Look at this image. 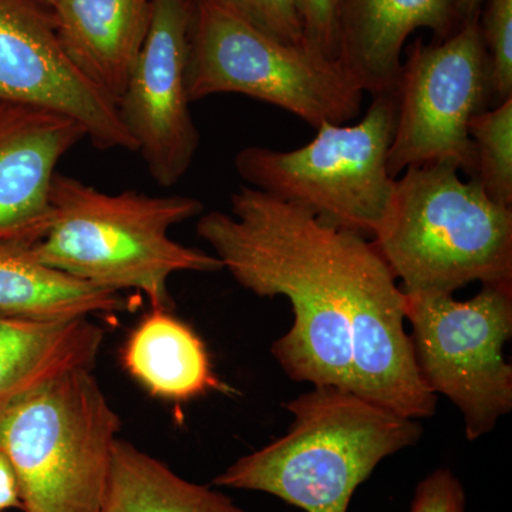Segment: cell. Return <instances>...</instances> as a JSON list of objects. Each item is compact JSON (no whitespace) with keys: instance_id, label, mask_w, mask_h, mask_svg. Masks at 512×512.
<instances>
[{"instance_id":"obj_23","label":"cell","mask_w":512,"mask_h":512,"mask_svg":"<svg viewBox=\"0 0 512 512\" xmlns=\"http://www.w3.org/2000/svg\"><path fill=\"white\" fill-rule=\"evenodd\" d=\"M464 485L448 468H437L417 484L410 512H467Z\"/></svg>"},{"instance_id":"obj_8","label":"cell","mask_w":512,"mask_h":512,"mask_svg":"<svg viewBox=\"0 0 512 512\" xmlns=\"http://www.w3.org/2000/svg\"><path fill=\"white\" fill-rule=\"evenodd\" d=\"M406 320L424 387L457 407L467 440L490 433L512 409V284L481 285L468 301L406 293Z\"/></svg>"},{"instance_id":"obj_7","label":"cell","mask_w":512,"mask_h":512,"mask_svg":"<svg viewBox=\"0 0 512 512\" xmlns=\"http://www.w3.org/2000/svg\"><path fill=\"white\" fill-rule=\"evenodd\" d=\"M397 109V90L377 94L359 123L322 124L311 143L292 151L242 148L235 170L249 187L299 205L332 227L372 238L396 180L387 157Z\"/></svg>"},{"instance_id":"obj_16","label":"cell","mask_w":512,"mask_h":512,"mask_svg":"<svg viewBox=\"0 0 512 512\" xmlns=\"http://www.w3.org/2000/svg\"><path fill=\"white\" fill-rule=\"evenodd\" d=\"M121 357L130 376L158 399L187 402L228 390L200 336L164 309H153L141 320Z\"/></svg>"},{"instance_id":"obj_26","label":"cell","mask_w":512,"mask_h":512,"mask_svg":"<svg viewBox=\"0 0 512 512\" xmlns=\"http://www.w3.org/2000/svg\"><path fill=\"white\" fill-rule=\"evenodd\" d=\"M36 3H39L40 6H43V8L49 10L52 8L53 3L56 2V0H35Z\"/></svg>"},{"instance_id":"obj_24","label":"cell","mask_w":512,"mask_h":512,"mask_svg":"<svg viewBox=\"0 0 512 512\" xmlns=\"http://www.w3.org/2000/svg\"><path fill=\"white\" fill-rule=\"evenodd\" d=\"M9 508H22V500L15 468L0 451V512Z\"/></svg>"},{"instance_id":"obj_12","label":"cell","mask_w":512,"mask_h":512,"mask_svg":"<svg viewBox=\"0 0 512 512\" xmlns=\"http://www.w3.org/2000/svg\"><path fill=\"white\" fill-rule=\"evenodd\" d=\"M86 131L77 121L0 100V245H35L52 224L50 187Z\"/></svg>"},{"instance_id":"obj_20","label":"cell","mask_w":512,"mask_h":512,"mask_svg":"<svg viewBox=\"0 0 512 512\" xmlns=\"http://www.w3.org/2000/svg\"><path fill=\"white\" fill-rule=\"evenodd\" d=\"M478 23L490 66L494 107L512 97V0H485Z\"/></svg>"},{"instance_id":"obj_3","label":"cell","mask_w":512,"mask_h":512,"mask_svg":"<svg viewBox=\"0 0 512 512\" xmlns=\"http://www.w3.org/2000/svg\"><path fill=\"white\" fill-rule=\"evenodd\" d=\"M284 436L238 458L211 487L258 491L305 512H348L384 458L420 440L419 420L339 387H313L286 403Z\"/></svg>"},{"instance_id":"obj_17","label":"cell","mask_w":512,"mask_h":512,"mask_svg":"<svg viewBox=\"0 0 512 512\" xmlns=\"http://www.w3.org/2000/svg\"><path fill=\"white\" fill-rule=\"evenodd\" d=\"M130 303L120 292L86 284L43 264L32 245H0V316L30 320L92 318L123 312Z\"/></svg>"},{"instance_id":"obj_9","label":"cell","mask_w":512,"mask_h":512,"mask_svg":"<svg viewBox=\"0 0 512 512\" xmlns=\"http://www.w3.org/2000/svg\"><path fill=\"white\" fill-rule=\"evenodd\" d=\"M399 109L387 170L396 178L409 167L456 164L476 175L468 123L491 106L490 66L478 18L446 40L410 47L400 73Z\"/></svg>"},{"instance_id":"obj_25","label":"cell","mask_w":512,"mask_h":512,"mask_svg":"<svg viewBox=\"0 0 512 512\" xmlns=\"http://www.w3.org/2000/svg\"><path fill=\"white\" fill-rule=\"evenodd\" d=\"M485 0H456L458 19L461 25L468 20L478 18Z\"/></svg>"},{"instance_id":"obj_22","label":"cell","mask_w":512,"mask_h":512,"mask_svg":"<svg viewBox=\"0 0 512 512\" xmlns=\"http://www.w3.org/2000/svg\"><path fill=\"white\" fill-rule=\"evenodd\" d=\"M303 45L339 62V0H296Z\"/></svg>"},{"instance_id":"obj_5","label":"cell","mask_w":512,"mask_h":512,"mask_svg":"<svg viewBox=\"0 0 512 512\" xmlns=\"http://www.w3.org/2000/svg\"><path fill=\"white\" fill-rule=\"evenodd\" d=\"M121 420L93 370H74L0 409V451L25 512H99Z\"/></svg>"},{"instance_id":"obj_4","label":"cell","mask_w":512,"mask_h":512,"mask_svg":"<svg viewBox=\"0 0 512 512\" xmlns=\"http://www.w3.org/2000/svg\"><path fill=\"white\" fill-rule=\"evenodd\" d=\"M402 174L372 242L403 292L512 284V207L495 204L477 180H461L453 163Z\"/></svg>"},{"instance_id":"obj_1","label":"cell","mask_w":512,"mask_h":512,"mask_svg":"<svg viewBox=\"0 0 512 512\" xmlns=\"http://www.w3.org/2000/svg\"><path fill=\"white\" fill-rule=\"evenodd\" d=\"M197 234L242 288L291 302V329L272 355L292 380L414 420L436 413L404 328L406 293L372 239L249 185L231 195V214H201Z\"/></svg>"},{"instance_id":"obj_11","label":"cell","mask_w":512,"mask_h":512,"mask_svg":"<svg viewBox=\"0 0 512 512\" xmlns=\"http://www.w3.org/2000/svg\"><path fill=\"white\" fill-rule=\"evenodd\" d=\"M0 100L70 117L100 150L137 151L117 101L74 66L35 0H0Z\"/></svg>"},{"instance_id":"obj_2","label":"cell","mask_w":512,"mask_h":512,"mask_svg":"<svg viewBox=\"0 0 512 512\" xmlns=\"http://www.w3.org/2000/svg\"><path fill=\"white\" fill-rule=\"evenodd\" d=\"M52 224L32 245L43 264L107 291H137L168 311V281L178 272H220L214 254L184 247L170 229L200 217L204 205L184 195L109 194L56 173L50 187Z\"/></svg>"},{"instance_id":"obj_13","label":"cell","mask_w":512,"mask_h":512,"mask_svg":"<svg viewBox=\"0 0 512 512\" xmlns=\"http://www.w3.org/2000/svg\"><path fill=\"white\" fill-rule=\"evenodd\" d=\"M339 62L363 92H394L410 35L429 29L436 42L461 23L456 0H339Z\"/></svg>"},{"instance_id":"obj_6","label":"cell","mask_w":512,"mask_h":512,"mask_svg":"<svg viewBox=\"0 0 512 512\" xmlns=\"http://www.w3.org/2000/svg\"><path fill=\"white\" fill-rule=\"evenodd\" d=\"M185 80L190 103L244 94L315 128L355 120L365 94L338 60L279 42L221 0H192Z\"/></svg>"},{"instance_id":"obj_10","label":"cell","mask_w":512,"mask_h":512,"mask_svg":"<svg viewBox=\"0 0 512 512\" xmlns=\"http://www.w3.org/2000/svg\"><path fill=\"white\" fill-rule=\"evenodd\" d=\"M191 13L192 0H154L146 42L117 100L148 174L165 188L187 174L200 147L185 80Z\"/></svg>"},{"instance_id":"obj_14","label":"cell","mask_w":512,"mask_h":512,"mask_svg":"<svg viewBox=\"0 0 512 512\" xmlns=\"http://www.w3.org/2000/svg\"><path fill=\"white\" fill-rule=\"evenodd\" d=\"M154 0H56L49 9L64 52L114 100L143 49Z\"/></svg>"},{"instance_id":"obj_21","label":"cell","mask_w":512,"mask_h":512,"mask_svg":"<svg viewBox=\"0 0 512 512\" xmlns=\"http://www.w3.org/2000/svg\"><path fill=\"white\" fill-rule=\"evenodd\" d=\"M232 10L286 45L303 43L296 0H221Z\"/></svg>"},{"instance_id":"obj_18","label":"cell","mask_w":512,"mask_h":512,"mask_svg":"<svg viewBox=\"0 0 512 512\" xmlns=\"http://www.w3.org/2000/svg\"><path fill=\"white\" fill-rule=\"evenodd\" d=\"M99 512H245L231 497L178 476L146 451L117 440Z\"/></svg>"},{"instance_id":"obj_15","label":"cell","mask_w":512,"mask_h":512,"mask_svg":"<svg viewBox=\"0 0 512 512\" xmlns=\"http://www.w3.org/2000/svg\"><path fill=\"white\" fill-rule=\"evenodd\" d=\"M104 329L90 318L0 316V409L74 370H93Z\"/></svg>"},{"instance_id":"obj_19","label":"cell","mask_w":512,"mask_h":512,"mask_svg":"<svg viewBox=\"0 0 512 512\" xmlns=\"http://www.w3.org/2000/svg\"><path fill=\"white\" fill-rule=\"evenodd\" d=\"M476 151L477 180L495 204L512 207V97L468 123Z\"/></svg>"}]
</instances>
